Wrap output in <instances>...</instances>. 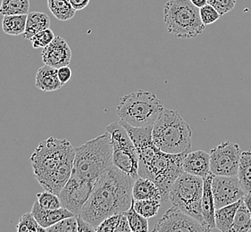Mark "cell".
Instances as JSON below:
<instances>
[{"instance_id": "29", "label": "cell", "mask_w": 251, "mask_h": 232, "mask_svg": "<svg viewBox=\"0 0 251 232\" xmlns=\"http://www.w3.org/2000/svg\"><path fill=\"white\" fill-rule=\"evenodd\" d=\"M18 232H46V229L41 227L31 212L22 215L17 224Z\"/></svg>"}, {"instance_id": "12", "label": "cell", "mask_w": 251, "mask_h": 232, "mask_svg": "<svg viewBox=\"0 0 251 232\" xmlns=\"http://www.w3.org/2000/svg\"><path fill=\"white\" fill-rule=\"evenodd\" d=\"M208 229L195 218L173 206L169 208L152 232H208Z\"/></svg>"}, {"instance_id": "30", "label": "cell", "mask_w": 251, "mask_h": 232, "mask_svg": "<svg viewBox=\"0 0 251 232\" xmlns=\"http://www.w3.org/2000/svg\"><path fill=\"white\" fill-rule=\"evenodd\" d=\"M37 201L40 204V207L49 210H54L63 207L58 195L47 190L37 194Z\"/></svg>"}, {"instance_id": "22", "label": "cell", "mask_w": 251, "mask_h": 232, "mask_svg": "<svg viewBox=\"0 0 251 232\" xmlns=\"http://www.w3.org/2000/svg\"><path fill=\"white\" fill-rule=\"evenodd\" d=\"M27 15H5L2 21V29L5 34L18 36L25 31Z\"/></svg>"}, {"instance_id": "38", "label": "cell", "mask_w": 251, "mask_h": 232, "mask_svg": "<svg viewBox=\"0 0 251 232\" xmlns=\"http://www.w3.org/2000/svg\"><path fill=\"white\" fill-rule=\"evenodd\" d=\"M77 218V225H78V232H96V228L93 227L91 223L85 221L80 215L76 216Z\"/></svg>"}, {"instance_id": "13", "label": "cell", "mask_w": 251, "mask_h": 232, "mask_svg": "<svg viewBox=\"0 0 251 232\" xmlns=\"http://www.w3.org/2000/svg\"><path fill=\"white\" fill-rule=\"evenodd\" d=\"M211 187L216 209L243 199L247 194L238 176L213 175Z\"/></svg>"}, {"instance_id": "35", "label": "cell", "mask_w": 251, "mask_h": 232, "mask_svg": "<svg viewBox=\"0 0 251 232\" xmlns=\"http://www.w3.org/2000/svg\"><path fill=\"white\" fill-rule=\"evenodd\" d=\"M121 213L115 214L109 217L106 218L103 222L96 229V232H116L119 220H120Z\"/></svg>"}, {"instance_id": "39", "label": "cell", "mask_w": 251, "mask_h": 232, "mask_svg": "<svg viewBox=\"0 0 251 232\" xmlns=\"http://www.w3.org/2000/svg\"><path fill=\"white\" fill-rule=\"evenodd\" d=\"M90 1L91 0H70V3L75 10L80 11L88 6Z\"/></svg>"}, {"instance_id": "5", "label": "cell", "mask_w": 251, "mask_h": 232, "mask_svg": "<svg viewBox=\"0 0 251 232\" xmlns=\"http://www.w3.org/2000/svg\"><path fill=\"white\" fill-rule=\"evenodd\" d=\"M152 138L155 145L165 153L179 154L191 149V126L177 110L164 108L154 124Z\"/></svg>"}, {"instance_id": "14", "label": "cell", "mask_w": 251, "mask_h": 232, "mask_svg": "<svg viewBox=\"0 0 251 232\" xmlns=\"http://www.w3.org/2000/svg\"><path fill=\"white\" fill-rule=\"evenodd\" d=\"M41 57L47 66L55 68L69 66L72 59L70 46L62 37H55L50 44L43 48Z\"/></svg>"}, {"instance_id": "10", "label": "cell", "mask_w": 251, "mask_h": 232, "mask_svg": "<svg viewBox=\"0 0 251 232\" xmlns=\"http://www.w3.org/2000/svg\"><path fill=\"white\" fill-rule=\"evenodd\" d=\"M210 172L219 176H237L241 151L240 146L231 141L223 142L211 149Z\"/></svg>"}, {"instance_id": "9", "label": "cell", "mask_w": 251, "mask_h": 232, "mask_svg": "<svg viewBox=\"0 0 251 232\" xmlns=\"http://www.w3.org/2000/svg\"><path fill=\"white\" fill-rule=\"evenodd\" d=\"M106 131L111 135L113 146V164L136 180L139 169V154L126 128L120 121L107 125Z\"/></svg>"}, {"instance_id": "25", "label": "cell", "mask_w": 251, "mask_h": 232, "mask_svg": "<svg viewBox=\"0 0 251 232\" xmlns=\"http://www.w3.org/2000/svg\"><path fill=\"white\" fill-rule=\"evenodd\" d=\"M30 10V0H2L0 15H28Z\"/></svg>"}, {"instance_id": "41", "label": "cell", "mask_w": 251, "mask_h": 232, "mask_svg": "<svg viewBox=\"0 0 251 232\" xmlns=\"http://www.w3.org/2000/svg\"><path fill=\"white\" fill-rule=\"evenodd\" d=\"M191 2L199 8H201L202 6H204V5L207 4V0H191Z\"/></svg>"}, {"instance_id": "23", "label": "cell", "mask_w": 251, "mask_h": 232, "mask_svg": "<svg viewBox=\"0 0 251 232\" xmlns=\"http://www.w3.org/2000/svg\"><path fill=\"white\" fill-rule=\"evenodd\" d=\"M48 7L55 18L62 22L71 20L75 15L70 0H48Z\"/></svg>"}, {"instance_id": "15", "label": "cell", "mask_w": 251, "mask_h": 232, "mask_svg": "<svg viewBox=\"0 0 251 232\" xmlns=\"http://www.w3.org/2000/svg\"><path fill=\"white\" fill-rule=\"evenodd\" d=\"M183 171L192 175L205 178L210 172V155L206 151L190 152L183 160Z\"/></svg>"}, {"instance_id": "19", "label": "cell", "mask_w": 251, "mask_h": 232, "mask_svg": "<svg viewBox=\"0 0 251 232\" xmlns=\"http://www.w3.org/2000/svg\"><path fill=\"white\" fill-rule=\"evenodd\" d=\"M132 197L135 200L156 199L162 202V194L156 183L150 179L138 177L133 182ZM163 203V202H162Z\"/></svg>"}, {"instance_id": "4", "label": "cell", "mask_w": 251, "mask_h": 232, "mask_svg": "<svg viewBox=\"0 0 251 232\" xmlns=\"http://www.w3.org/2000/svg\"><path fill=\"white\" fill-rule=\"evenodd\" d=\"M113 165V146L109 132H106L75 148L72 175L95 182Z\"/></svg>"}, {"instance_id": "11", "label": "cell", "mask_w": 251, "mask_h": 232, "mask_svg": "<svg viewBox=\"0 0 251 232\" xmlns=\"http://www.w3.org/2000/svg\"><path fill=\"white\" fill-rule=\"evenodd\" d=\"M95 182L71 175L70 179L58 195L62 207L66 208L75 216L80 215L82 207L91 197Z\"/></svg>"}, {"instance_id": "2", "label": "cell", "mask_w": 251, "mask_h": 232, "mask_svg": "<svg viewBox=\"0 0 251 232\" xmlns=\"http://www.w3.org/2000/svg\"><path fill=\"white\" fill-rule=\"evenodd\" d=\"M134 179L114 164L96 180L80 215L96 228L106 218L126 212L132 205Z\"/></svg>"}, {"instance_id": "27", "label": "cell", "mask_w": 251, "mask_h": 232, "mask_svg": "<svg viewBox=\"0 0 251 232\" xmlns=\"http://www.w3.org/2000/svg\"><path fill=\"white\" fill-rule=\"evenodd\" d=\"M132 206L134 207L136 212H139L144 217H154L157 214V212L162 206L160 200L156 199H144V200H132Z\"/></svg>"}, {"instance_id": "20", "label": "cell", "mask_w": 251, "mask_h": 232, "mask_svg": "<svg viewBox=\"0 0 251 232\" xmlns=\"http://www.w3.org/2000/svg\"><path fill=\"white\" fill-rule=\"evenodd\" d=\"M50 28V16L43 12H31L27 15L25 31L24 33L25 39H30L42 30Z\"/></svg>"}, {"instance_id": "17", "label": "cell", "mask_w": 251, "mask_h": 232, "mask_svg": "<svg viewBox=\"0 0 251 232\" xmlns=\"http://www.w3.org/2000/svg\"><path fill=\"white\" fill-rule=\"evenodd\" d=\"M30 212L35 217L37 222L40 223V226L44 229L50 227L56 222H59L65 218L75 216V215H74V213L68 211L65 207H61V208L54 209V210H49V209H45V208L40 207L38 201L34 202Z\"/></svg>"}, {"instance_id": "31", "label": "cell", "mask_w": 251, "mask_h": 232, "mask_svg": "<svg viewBox=\"0 0 251 232\" xmlns=\"http://www.w3.org/2000/svg\"><path fill=\"white\" fill-rule=\"evenodd\" d=\"M46 232H78L76 216L65 218L46 229Z\"/></svg>"}, {"instance_id": "36", "label": "cell", "mask_w": 251, "mask_h": 232, "mask_svg": "<svg viewBox=\"0 0 251 232\" xmlns=\"http://www.w3.org/2000/svg\"><path fill=\"white\" fill-rule=\"evenodd\" d=\"M57 75L60 80L61 83L63 85H66V83L70 81L73 76V71L69 66H62L60 68H57Z\"/></svg>"}, {"instance_id": "33", "label": "cell", "mask_w": 251, "mask_h": 232, "mask_svg": "<svg viewBox=\"0 0 251 232\" xmlns=\"http://www.w3.org/2000/svg\"><path fill=\"white\" fill-rule=\"evenodd\" d=\"M200 14L201 21L205 25H209L216 23L221 17V15L216 11V8H214L209 4H206L200 8Z\"/></svg>"}, {"instance_id": "21", "label": "cell", "mask_w": 251, "mask_h": 232, "mask_svg": "<svg viewBox=\"0 0 251 232\" xmlns=\"http://www.w3.org/2000/svg\"><path fill=\"white\" fill-rule=\"evenodd\" d=\"M242 199L226 207L216 209V228L223 232H231L237 209L241 206Z\"/></svg>"}, {"instance_id": "37", "label": "cell", "mask_w": 251, "mask_h": 232, "mask_svg": "<svg viewBox=\"0 0 251 232\" xmlns=\"http://www.w3.org/2000/svg\"><path fill=\"white\" fill-rule=\"evenodd\" d=\"M131 229L129 224V221H128V217L126 215V212H123L121 213L120 220H119V223L118 226L116 229V232H131Z\"/></svg>"}, {"instance_id": "6", "label": "cell", "mask_w": 251, "mask_h": 232, "mask_svg": "<svg viewBox=\"0 0 251 232\" xmlns=\"http://www.w3.org/2000/svg\"><path fill=\"white\" fill-rule=\"evenodd\" d=\"M163 110V102L156 94L140 90L121 98L116 114L131 126L147 127L155 124Z\"/></svg>"}, {"instance_id": "34", "label": "cell", "mask_w": 251, "mask_h": 232, "mask_svg": "<svg viewBox=\"0 0 251 232\" xmlns=\"http://www.w3.org/2000/svg\"><path fill=\"white\" fill-rule=\"evenodd\" d=\"M236 3L237 0H207V4L216 8L221 16L233 10Z\"/></svg>"}, {"instance_id": "28", "label": "cell", "mask_w": 251, "mask_h": 232, "mask_svg": "<svg viewBox=\"0 0 251 232\" xmlns=\"http://www.w3.org/2000/svg\"><path fill=\"white\" fill-rule=\"evenodd\" d=\"M128 217L129 224L132 232H149V221L148 218L142 216L139 212H136L133 206L129 208L126 212Z\"/></svg>"}, {"instance_id": "3", "label": "cell", "mask_w": 251, "mask_h": 232, "mask_svg": "<svg viewBox=\"0 0 251 232\" xmlns=\"http://www.w3.org/2000/svg\"><path fill=\"white\" fill-rule=\"evenodd\" d=\"M75 148L66 139L40 142L30 158L34 178L47 191L59 195L73 172Z\"/></svg>"}, {"instance_id": "24", "label": "cell", "mask_w": 251, "mask_h": 232, "mask_svg": "<svg viewBox=\"0 0 251 232\" xmlns=\"http://www.w3.org/2000/svg\"><path fill=\"white\" fill-rule=\"evenodd\" d=\"M238 178L247 194H251V151L241 152Z\"/></svg>"}, {"instance_id": "7", "label": "cell", "mask_w": 251, "mask_h": 232, "mask_svg": "<svg viewBox=\"0 0 251 232\" xmlns=\"http://www.w3.org/2000/svg\"><path fill=\"white\" fill-rule=\"evenodd\" d=\"M164 22L168 32L179 39L195 38L206 28L200 8L191 0H168L164 6Z\"/></svg>"}, {"instance_id": "8", "label": "cell", "mask_w": 251, "mask_h": 232, "mask_svg": "<svg viewBox=\"0 0 251 232\" xmlns=\"http://www.w3.org/2000/svg\"><path fill=\"white\" fill-rule=\"evenodd\" d=\"M203 186V178L183 172L172 185L169 199L173 206L195 218L207 228L201 211Z\"/></svg>"}, {"instance_id": "18", "label": "cell", "mask_w": 251, "mask_h": 232, "mask_svg": "<svg viewBox=\"0 0 251 232\" xmlns=\"http://www.w3.org/2000/svg\"><path fill=\"white\" fill-rule=\"evenodd\" d=\"M35 85L40 91H55L64 86L57 75V68L45 65L37 71Z\"/></svg>"}, {"instance_id": "40", "label": "cell", "mask_w": 251, "mask_h": 232, "mask_svg": "<svg viewBox=\"0 0 251 232\" xmlns=\"http://www.w3.org/2000/svg\"><path fill=\"white\" fill-rule=\"evenodd\" d=\"M243 202L245 203L246 207H248L249 211L251 214V194H246L245 197H243Z\"/></svg>"}, {"instance_id": "1", "label": "cell", "mask_w": 251, "mask_h": 232, "mask_svg": "<svg viewBox=\"0 0 251 232\" xmlns=\"http://www.w3.org/2000/svg\"><path fill=\"white\" fill-rule=\"evenodd\" d=\"M120 123L126 128L139 154V176L155 182L161 190L162 202H166L169 199L172 185L184 172L183 160L191 149L179 154L165 153L153 141L154 125L133 127L121 120Z\"/></svg>"}, {"instance_id": "32", "label": "cell", "mask_w": 251, "mask_h": 232, "mask_svg": "<svg viewBox=\"0 0 251 232\" xmlns=\"http://www.w3.org/2000/svg\"><path fill=\"white\" fill-rule=\"evenodd\" d=\"M55 36L50 28L40 31L33 36L30 41L34 48H44L49 44H50Z\"/></svg>"}, {"instance_id": "26", "label": "cell", "mask_w": 251, "mask_h": 232, "mask_svg": "<svg viewBox=\"0 0 251 232\" xmlns=\"http://www.w3.org/2000/svg\"><path fill=\"white\" fill-rule=\"evenodd\" d=\"M251 231V214L245 203L241 202L237 209L231 232H247Z\"/></svg>"}, {"instance_id": "16", "label": "cell", "mask_w": 251, "mask_h": 232, "mask_svg": "<svg viewBox=\"0 0 251 232\" xmlns=\"http://www.w3.org/2000/svg\"><path fill=\"white\" fill-rule=\"evenodd\" d=\"M213 173H209L207 176L203 179L204 186H203V195H202V201H201V211L204 222L206 223L207 229L212 232L216 228V207L215 201L212 192V179Z\"/></svg>"}]
</instances>
